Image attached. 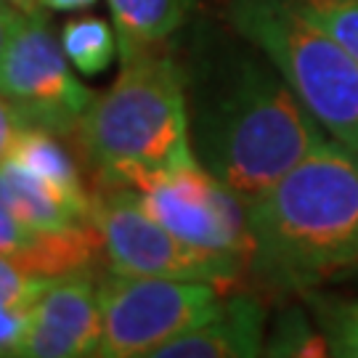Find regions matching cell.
I'll use <instances>...</instances> for the list:
<instances>
[{
    "label": "cell",
    "instance_id": "2",
    "mask_svg": "<svg viewBox=\"0 0 358 358\" xmlns=\"http://www.w3.org/2000/svg\"><path fill=\"white\" fill-rule=\"evenodd\" d=\"M250 266L271 289L308 292L358 263V154L327 138L247 205Z\"/></svg>",
    "mask_w": 358,
    "mask_h": 358
},
{
    "label": "cell",
    "instance_id": "24",
    "mask_svg": "<svg viewBox=\"0 0 358 358\" xmlns=\"http://www.w3.org/2000/svg\"><path fill=\"white\" fill-rule=\"evenodd\" d=\"M11 3L22 13H35V11H40V0H11Z\"/></svg>",
    "mask_w": 358,
    "mask_h": 358
},
{
    "label": "cell",
    "instance_id": "16",
    "mask_svg": "<svg viewBox=\"0 0 358 358\" xmlns=\"http://www.w3.org/2000/svg\"><path fill=\"white\" fill-rule=\"evenodd\" d=\"M263 356L273 358H321L329 356L324 334L319 332L313 316L308 319V313L300 306L287 308L279 319L273 321L271 334L266 337Z\"/></svg>",
    "mask_w": 358,
    "mask_h": 358
},
{
    "label": "cell",
    "instance_id": "5",
    "mask_svg": "<svg viewBox=\"0 0 358 358\" xmlns=\"http://www.w3.org/2000/svg\"><path fill=\"white\" fill-rule=\"evenodd\" d=\"M93 226L103 242L106 268L128 276L234 284L250 263L242 255L215 252L178 239L157 223L128 186H93Z\"/></svg>",
    "mask_w": 358,
    "mask_h": 358
},
{
    "label": "cell",
    "instance_id": "14",
    "mask_svg": "<svg viewBox=\"0 0 358 358\" xmlns=\"http://www.w3.org/2000/svg\"><path fill=\"white\" fill-rule=\"evenodd\" d=\"M62 48H64L69 64L75 66L80 75L93 77L101 75L115 62L117 40L109 22L99 16H80L62 27L59 32Z\"/></svg>",
    "mask_w": 358,
    "mask_h": 358
},
{
    "label": "cell",
    "instance_id": "6",
    "mask_svg": "<svg viewBox=\"0 0 358 358\" xmlns=\"http://www.w3.org/2000/svg\"><path fill=\"white\" fill-rule=\"evenodd\" d=\"M101 358L152 356L167 340L189 332L220 308V289L210 282L159 276H99Z\"/></svg>",
    "mask_w": 358,
    "mask_h": 358
},
{
    "label": "cell",
    "instance_id": "12",
    "mask_svg": "<svg viewBox=\"0 0 358 358\" xmlns=\"http://www.w3.org/2000/svg\"><path fill=\"white\" fill-rule=\"evenodd\" d=\"M0 210L35 231H66L90 223L77 217L48 183L13 157L0 162Z\"/></svg>",
    "mask_w": 358,
    "mask_h": 358
},
{
    "label": "cell",
    "instance_id": "10",
    "mask_svg": "<svg viewBox=\"0 0 358 358\" xmlns=\"http://www.w3.org/2000/svg\"><path fill=\"white\" fill-rule=\"evenodd\" d=\"M268 310L255 294L242 292L220 300V308L199 327L159 345L157 358H255L266 348Z\"/></svg>",
    "mask_w": 358,
    "mask_h": 358
},
{
    "label": "cell",
    "instance_id": "1",
    "mask_svg": "<svg viewBox=\"0 0 358 358\" xmlns=\"http://www.w3.org/2000/svg\"><path fill=\"white\" fill-rule=\"evenodd\" d=\"M183 72L194 154L244 205L329 136L273 62L242 35L196 32Z\"/></svg>",
    "mask_w": 358,
    "mask_h": 358
},
{
    "label": "cell",
    "instance_id": "9",
    "mask_svg": "<svg viewBox=\"0 0 358 358\" xmlns=\"http://www.w3.org/2000/svg\"><path fill=\"white\" fill-rule=\"evenodd\" d=\"M99 268L53 276L29 308L24 358H85L101 348Z\"/></svg>",
    "mask_w": 358,
    "mask_h": 358
},
{
    "label": "cell",
    "instance_id": "17",
    "mask_svg": "<svg viewBox=\"0 0 358 358\" xmlns=\"http://www.w3.org/2000/svg\"><path fill=\"white\" fill-rule=\"evenodd\" d=\"M300 6L358 62V0H300Z\"/></svg>",
    "mask_w": 358,
    "mask_h": 358
},
{
    "label": "cell",
    "instance_id": "15",
    "mask_svg": "<svg viewBox=\"0 0 358 358\" xmlns=\"http://www.w3.org/2000/svg\"><path fill=\"white\" fill-rule=\"evenodd\" d=\"M306 306L316 321L329 356L358 358V297L306 292Z\"/></svg>",
    "mask_w": 358,
    "mask_h": 358
},
{
    "label": "cell",
    "instance_id": "23",
    "mask_svg": "<svg viewBox=\"0 0 358 358\" xmlns=\"http://www.w3.org/2000/svg\"><path fill=\"white\" fill-rule=\"evenodd\" d=\"M99 0H40V8L45 11H85V8H93Z\"/></svg>",
    "mask_w": 358,
    "mask_h": 358
},
{
    "label": "cell",
    "instance_id": "20",
    "mask_svg": "<svg viewBox=\"0 0 358 358\" xmlns=\"http://www.w3.org/2000/svg\"><path fill=\"white\" fill-rule=\"evenodd\" d=\"M29 332V308H0V356H22Z\"/></svg>",
    "mask_w": 358,
    "mask_h": 358
},
{
    "label": "cell",
    "instance_id": "22",
    "mask_svg": "<svg viewBox=\"0 0 358 358\" xmlns=\"http://www.w3.org/2000/svg\"><path fill=\"white\" fill-rule=\"evenodd\" d=\"M22 19H24V13L19 11L13 3H8V0L0 3V59H3V53L8 48L16 27L22 24Z\"/></svg>",
    "mask_w": 358,
    "mask_h": 358
},
{
    "label": "cell",
    "instance_id": "8",
    "mask_svg": "<svg viewBox=\"0 0 358 358\" xmlns=\"http://www.w3.org/2000/svg\"><path fill=\"white\" fill-rule=\"evenodd\" d=\"M133 192L143 210L183 242L252 257L247 205L199 159L146 178Z\"/></svg>",
    "mask_w": 358,
    "mask_h": 358
},
{
    "label": "cell",
    "instance_id": "4",
    "mask_svg": "<svg viewBox=\"0 0 358 358\" xmlns=\"http://www.w3.org/2000/svg\"><path fill=\"white\" fill-rule=\"evenodd\" d=\"M226 19L273 62L321 128L358 154V62L300 0H229Z\"/></svg>",
    "mask_w": 358,
    "mask_h": 358
},
{
    "label": "cell",
    "instance_id": "7",
    "mask_svg": "<svg viewBox=\"0 0 358 358\" xmlns=\"http://www.w3.org/2000/svg\"><path fill=\"white\" fill-rule=\"evenodd\" d=\"M66 62L48 16L43 11L24 13L0 59V96L16 106L27 125L72 138L96 93L69 72Z\"/></svg>",
    "mask_w": 358,
    "mask_h": 358
},
{
    "label": "cell",
    "instance_id": "25",
    "mask_svg": "<svg viewBox=\"0 0 358 358\" xmlns=\"http://www.w3.org/2000/svg\"><path fill=\"white\" fill-rule=\"evenodd\" d=\"M0 3H3V0H0ZM8 3H11V0H8Z\"/></svg>",
    "mask_w": 358,
    "mask_h": 358
},
{
    "label": "cell",
    "instance_id": "11",
    "mask_svg": "<svg viewBox=\"0 0 358 358\" xmlns=\"http://www.w3.org/2000/svg\"><path fill=\"white\" fill-rule=\"evenodd\" d=\"M8 157L19 159L43 183H48L77 217L90 220V213H93V186L85 183L75 157L62 143L59 133H53L48 128H40V125H24V128L19 130Z\"/></svg>",
    "mask_w": 358,
    "mask_h": 358
},
{
    "label": "cell",
    "instance_id": "13",
    "mask_svg": "<svg viewBox=\"0 0 358 358\" xmlns=\"http://www.w3.org/2000/svg\"><path fill=\"white\" fill-rule=\"evenodd\" d=\"M120 56L159 48L186 24L192 0H109Z\"/></svg>",
    "mask_w": 358,
    "mask_h": 358
},
{
    "label": "cell",
    "instance_id": "21",
    "mask_svg": "<svg viewBox=\"0 0 358 358\" xmlns=\"http://www.w3.org/2000/svg\"><path fill=\"white\" fill-rule=\"evenodd\" d=\"M24 117L16 112V106L8 99L0 96V162L11 154L13 141H16L19 130L24 128Z\"/></svg>",
    "mask_w": 358,
    "mask_h": 358
},
{
    "label": "cell",
    "instance_id": "3",
    "mask_svg": "<svg viewBox=\"0 0 358 358\" xmlns=\"http://www.w3.org/2000/svg\"><path fill=\"white\" fill-rule=\"evenodd\" d=\"M120 59V77L90 101L72 141L93 186L138 189L146 178L196 159L186 72L173 53L159 48H141Z\"/></svg>",
    "mask_w": 358,
    "mask_h": 358
},
{
    "label": "cell",
    "instance_id": "19",
    "mask_svg": "<svg viewBox=\"0 0 358 358\" xmlns=\"http://www.w3.org/2000/svg\"><path fill=\"white\" fill-rule=\"evenodd\" d=\"M43 236L45 231L29 229L24 223H19L11 213L0 210V255H8L29 271V260L43 242Z\"/></svg>",
    "mask_w": 358,
    "mask_h": 358
},
{
    "label": "cell",
    "instance_id": "18",
    "mask_svg": "<svg viewBox=\"0 0 358 358\" xmlns=\"http://www.w3.org/2000/svg\"><path fill=\"white\" fill-rule=\"evenodd\" d=\"M51 279L27 271L8 255H0V308H32Z\"/></svg>",
    "mask_w": 358,
    "mask_h": 358
}]
</instances>
